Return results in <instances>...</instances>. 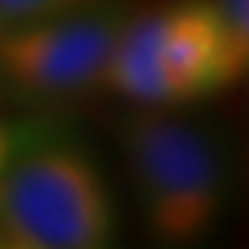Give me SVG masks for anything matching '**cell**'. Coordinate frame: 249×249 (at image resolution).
I'll return each mask as SVG.
<instances>
[{
  "label": "cell",
  "instance_id": "6",
  "mask_svg": "<svg viewBox=\"0 0 249 249\" xmlns=\"http://www.w3.org/2000/svg\"><path fill=\"white\" fill-rule=\"evenodd\" d=\"M213 6L234 51L249 60V0H213Z\"/></svg>",
  "mask_w": 249,
  "mask_h": 249
},
{
  "label": "cell",
  "instance_id": "2",
  "mask_svg": "<svg viewBox=\"0 0 249 249\" xmlns=\"http://www.w3.org/2000/svg\"><path fill=\"white\" fill-rule=\"evenodd\" d=\"M120 144L147 231L165 246H189L219 225L228 204V162L198 123L144 108L120 129Z\"/></svg>",
  "mask_w": 249,
  "mask_h": 249
},
{
  "label": "cell",
  "instance_id": "7",
  "mask_svg": "<svg viewBox=\"0 0 249 249\" xmlns=\"http://www.w3.org/2000/svg\"><path fill=\"white\" fill-rule=\"evenodd\" d=\"M15 153V135L0 123V168H3L9 162V156Z\"/></svg>",
  "mask_w": 249,
  "mask_h": 249
},
{
  "label": "cell",
  "instance_id": "4",
  "mask_svg": "<svg viewBox=\"0 0 249 249\" xmlns=\"http://www.w3.org/2000/svg\"><path fill=\"white\" fill-rule=\"evenodd\" d=\"M129 15L126 0H87L36 24L0 33V81L33 99H66L93 90Z\"/></svg>",
  "mask_w": 249,
  "mask_h": 249
},
{
  "label": "cell",
  "instance_id": "5",
  "mask_svg": "<svg viewBox=\"0 0 249 249\" xmlns=\"http://www.w3.org/2000/svg\"><path fill=\"white\" fill-rule=\"evenodd\" d=\"M81 3H87V0H0V33L36 24Z\"/></svg>",
  "mask_w": 249,
  "mask_h": 249
},
{
  "label": "cell",
  "instance_id": "3",
  "mask_svg": "<svg viewBox=\"0 0 249 249\" xmlns=\"http://www.w3.org/2000/svg\"><path fill=\"white\" fill-rule=\"evenodd\" d=\"M114 243V204L81 147L15 150L0 168V246L102 249Z\"/></svg>",
  "mask_w": 249,
  "mask_h": 249
},
{
  "label": "cell",
  "instance_id": "1",
  "mask_svg": "<svg viewBox=\"0 0 249 249\" xmlns=\"http://www.w3.org/2000/svg\"><path fill=\"white\" fill-rule=\"evenodd\" d=\"M246 69L213 0H177L129 15L99 87L144 108H174L234 87Z\"/></svg>",
  "mask_w": 249,
  "mask_h": 249
}]
</instances>
